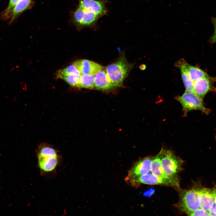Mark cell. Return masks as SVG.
Instances as JSON below:
<instances>
[{
    "instance_id": "6da1fadb",
    "label": "cell",
    "mask_w": 216,
    "mask_h": 216,
    "mask_svg": "<svg viewBox=\"0 0 216 216\" xmlns=\"http://www.w3.org/2000/svg\"><path fill=\"white\" fill-rule=\"evenodd\" d=\"M132 67L124 56H122L116 62L107 66L105 70L114 86L120 87Z\"/></svg>"
},
{
    "instance_id": "7a4b0ae2",
    "label": "cell",
    "mask_w": 216,
    "mask_h": 216,
    "mask_svg": "<svg viewBox=\"0 0 216 216\" xmlns=\"http://www.w3.org/2000/svg\"><path fill=\"white\" fill-rule=\"evenodd\" d=\"M125 182L128 185L137 187L141 184L149 185H160L170 186L179 189L180 184L178 178L167 179L160 178L152 173L130 178H125Z\"/></svg>"
},
{
    "instance_id": "3957f363",
    "label": "cell",
    "mask_w": 216,
    "mask_h": 216,
    "mask_svg": "<svg viewBox=\"0 0 216 216\" xmlns=\"http://www.w3.org/2000/svg\"><path fill=\"white\" fill-rule=\"evenodd\" d=\"M175 98L182 106L184 116L194 110H200L206 115L211 112V110L204 106L203 100L193 92L185 91L182 95L176 97Z\"/></svg>"
},
{
    "instance_id": "277c9868",
    "label": "cell",
    "mask_w": 216,
    "mask_h": 216,
    "mask_svg": "<svg viewBox=\"0 0 216 216\" xmlns=\"http://www.w3.org/2000/svg\"><path fill=\"white\" fill-rule=\"evenodd\" d=\"M159 154L165 173L169 176H176L181 170L183 161L170 150L161 149Z\"/></svg>"
},
{
    "instance_id": "5b68a950",
    "label": "cell",
    "mask_w": 216,
    "mask_h": 216,
    "mask_svg": "<svg viewBox=\"0 0 216 216\" xmlns=\"http://www.w3.org/2000/svg\"><path fill=\"white\" fill-rule=\"evenodd\" d=\"M198 190L194 188L180 192V200L178 206L181 211L186 213L200 208L198 202Z\"/></svg>"
},
{
    "instance_id": "8992f818",
    "label": "cell",
    "mask_w": 216,
    "mask_h": 216,
    "mask_svg": "<svg viewBox=\"0 0 216 216\" xmlns=\"http://www.w3.org/2000/svg\"><path fill=\"white\" fill-rule=\"evenodd\" d=\"M100 17L94 13L79 7L74 12L73 22L79 29L94 26Z\"/></svg>"
},
{
    "instance_id": "52a82bcc",
    "label": "cell",
    "mask_w": 216,
    "mask_h": 216,
    "mask_svg": "<svg viewBox=\"0 0 216 216\" xmlns=\"http://www.w3.org/2000/svg\"><path fill=\"white\" fill-rule=\"evenodd\" d=\"M37 166L41 175L55 170L61 162V158L57 156L43 155L37 154Z\"/></svg>"
},
{
    "instance_id": "ba28073f",
    "label": "cell",
    "mask_w": 216,
    "mask_h": 216,
    "mask_svg": "<svg viewBox=\"0 0 216 216\" xmlns=\"http://www.w3.org/2000/svg\"><path fill=\"white\" fill-rule=\"evenodd\" d=\"M79 7L92 12L100 17L106 15L107 10L106 6L107 0H78Z\"/></svg>"
},
{
    "instance_id": "9c48e42d",
    "label": "cell",
    "mask_w": 216,
    "mask_h": 216,
    "mask_svg": "<svg viewBox=\"0 0 216 216\" xmlns=\"http://www.w3.org/2000/svg\"><path fill=\"white\" fill-rule=\"evenodd\" d=\"M153 158L147 157L141 159L135 162L128 171L126 178H130L144 175L151 172V167Z\"/></svg>"
},
{
    "instance_id": "30bf717a",
    "label": "cell",
    "mask_w": 216,
    "mask_h": 216,
    "mask_svg": "<svg viewBox=\"0 0 216 216\" xmlns=\"http://www.w3.org/2000/svg\"><path fill=\"white\" fill-rule=\"evenodd\" d=\"M73 64L79 70L81 75H94L104 68V67L100 65L86 59L77 60Z\"/></svg>"
},
{
    "instance_id": "8fae6325",
    "label": "cell",
    "mask_w": 216,
    "mask_h": 216,
    "mask_svg": "<svg viewBox=\"0 0 216 216\" xmlns=\"http://www.w3.org/2000/svg\"><path fill=\"white\" fill-rule=\"evenodd\" d=\"M211 78L204 77L197 80L194 82L193 93L203 99L205 96L210 91H215L216 88L213 86Z\"/></svg>"
},
{
    "instance_id": "7c38bea8",
    "label": "cell",
    "mask_w": 216,
    "mask_h": 216,
    "mask_svg": "<svg viewBox=\"0 0 216 216\" xmlns=\"http://www.w3.org/2000/svg\"><path fill=\"white\" fill-rule=\"evenodd\" d=\"M198 202L200 208L209 212L214 203L212 189L203 188L199 189Z\"/></svg>"
},
{
    "instance_id": "4fadbf2b",
    "label": "cell",
    "mask_w": 216,
    "mask_h": 216,
    "mask_svg": "<svg viewBox=\"0 0 216 216\" xmlns=\"http://www.w3.org/2000/svg\"><path fill=\"white\" fill-rule=\"evenodd\" d=\"M94 87L97 89L106 91L115 87L110 80L105 70L103 69L94 75Z\"/></svg>"
},
{
    "instance_id": "5bb4252c",
    "label": "cell",
    "mask_w": 216,
    "mask_h": 216,
    "mask_svg": "<svg viewBox=\"0 0 216 216\" xmlns=\"http://www.w3.org/2000/svg\"><path fill=\"white\" fill-rule=\"evenodd\" d=\"M151 172L154 175L162 178L172 179L177 178L176 176H168L165 173L162 166L161 160L159 153L152 159Z\"/></svg>"
},
{
    "instance_id": "9a60e30c",
    "label": "cell",
    "mask_w": 216,
    "mask_h": 216,
    "mask_svg": "<svg viewBox=\"0 0 216 216\" xmlns=\"http://www.w3.org/2000/svg\"><path fill=\"white\" fill-rule=\"evenodd\" d=\"M186 62L184 60L182 59L176 62V65L180 69L185 91L193 93L194 82L190 79L186 70Z\"/></svg>"
},
{
    "instance_id": "2e32d148",
    "label": "cell",
    "mask_w": 216,
    "mask_h": 216,
    "mask_svg": "<svg viewBox=\"0 0 216 216\" xmlns=\"http://www.w3.org/2000/svg\"><path fill=\"white\" fill-rule=\"evenodd\" d=\"M32 3L31 0H19L10 14L9 23H11L18 15L28 8Z\"/></svg>"
},
{
    "instance_id": "e0dca14e",
    "label": "cell",
    "mask_w": 216,
    "mask_h": 216,
    "mask_svg": "<svg viewBox=\"0 0 216 216\" xmlns=\"http://www.w3.org/2000/svg\"><path fill=\"white\" fill-rule=\"evenodd\" d=\"M185 66L189 75L194 82L201 78L209 76L207 74L202 70L191 65L186 62Z\"/></svg>"
},
{
    "instance_id": "ac0fdd59",
    "label": "cell",
    "mask_w": 216,
    "mask_h": 216,
    "mask_svg": "<svg viewBox=\"0 0 216 216\" xmlns=\"http://www.w3.org/2000/svg\"><path fill=\"white\" fill-rule=\"evenodd\" d=\"M94 87V75H81L78 88L92 89Z\"/></svg>"
},
{
    "instance_id": "d6986e66",
    "label": "cell",
    "mask_w": 216,
    "mask_h": 216,
    "mask_svg": "<svg viewBox=\"0 0 216 216\" xmlns=\"http://www.w3.org/2000/svg\"><path fill=\"white\" fill-rule=\"evenodd\" d=\"M69 74L81 75V74L74 64L69 65L64 69L59 70L56 73V77L59 79L62 76Z\"/></svg>"
},
{
    "instance_id": "ffe728a7",
    "label": "cell",
    "mask_w": 216,
    "mask_h": 216,
    "mask_svg": "<svg viewBox=\"0 0 216 216\" xmlns=\"http://www.w3.org/2000/svg\"><path fill=\"white\" fill-rule=\"evenodd\" d=\"M80 75L69 74L62 76L59 79H62L72 86L78 87Z\"/></svg>"
},
{
    "instance_id": "44dd1931",
    "label": "cell",
    "mask_w": 216,
    "mask_h": 216,
    "mask_svg": "<svg viewBox=\"0 0 216 216\" xmlns=\"http://www.w3.org/2000/svg\"><path fill=\"white\" fill-rule=\"evenodd\" d=\"M37 154L43 155L57 156L59 155L57 151L52 147L43 145L39 147Z\"/></svg>"
},
{
    "instance_id": "7402d4cb",
    "label": "cell",
    "mask_w": 216,
    "mask_h": 216,
    "mask_svg": "<svg viewBox=\"0 0 216 216\" xmlns=\"http://www.w3.org/2000/svg\"><path fill=\"white\" fill-rule=\"evenodd\" d=\"M19 0H10L7 8L2 12L1 18L3 20L10 18V14Z\"/></svg>"
},
{
    "instance_id": "603a6c76",
    "label": "cell",
    "mask_w": 216,
    "mask_h": 216,
    "mask_svg": "<svg viewBox=\"0 0 216 216\" xmlns=\"http://www.w3.org/2000/svg\"><path fill=\"white\" fill-rule=\"evenodd\" d=\"M189 216H209L208 212L201 208L194 211L186 213Z\"/></svg>"
},
{
    "instance_id": "cb8c5ba5",
    "label": "cell",
    "mask_w": 216,
    "mask_h": 216,
    "mask_svg": "<svg viewBox=\"0 0 216 216\" xmlns=\"http://www.w3.org/2000/svg\"><path fill=\"white\" fill-rule=\"evenodd\" d=\"M210 41L211 43H216V33H214L210 39Z\"/></svg>"
},
{
    "instance_id": "d4e9b609",
    "label": "cell",
    "mask_w": 216,
    "mask_h": 216,
    "mask_svg": "<svg viewBox=\"0 0 216 216\" xmlns=\"http://www.w3.org/2000/svg\"><path fill=\"white\" fill-rule=\"evenodd\" d=\"M212 193L214 202L216 204V185L212 189Z\"/></svg>"
},
{
    "instance_id": "484cf974",
    "label": "cell",
    "mask_w": 216,
    "mask_h": 216,
    "mask_svg": "<svg viewBox=\"0 0 216 216\" xmlns=\"http://www.w3.org/2000/svg\"><path fill=\"white\" fill-rule=\"evenodd\" d=\"M209 211L216 214V204L214 202L212 208Z\"/></svg>"
},
{
    "instance_id": "4316f807",
    "label": "cell",
    "mask_w": 216,
    "mask_h": 216,
    "mask_svg": "<svg viewBox=\"0 0 216 216\" xmlns=\"http://www.w3.org/2000/svg\"></svg>"
}]
</instances>
